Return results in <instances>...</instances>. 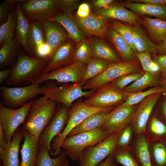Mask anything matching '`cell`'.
<instances>
[{"instance_id": "34", "label": "cell", "mask_w": 166, "mask_h": 166, "mask_svg": "<svg viewBox=\"0 0 166 166\" xmlns=\"http://www.w3.org/2000/svg\"><path fill=\"white\" fill-rule=\"evenodd\" d=\"M93 58L103 59L108 61H115L117 57L115 52L108 45L98 40L91 42Z\"/></svg>"}, {"instance_id": "59", "label": "cell", "mask_w": 166, "mask_h": 166, "mask_svg": "<svg viewBox=\"0 0 166 166\" xmlns=\"http://www.w3.org/2000/svg\"><path fill=\"white\" fill-rule=\"evenodd\" d=\"M161 83L163 86V88L166 90V79L161 81Z\"/></svg>"}, {"instance_id": "18", "label": "cell", "mask_w": 166, "mask_h": 166, "mask_svg": "<svg viewBox=\"0 0 166 166\" xmlns=\"http://www.w3.org/2000/svg\"><path fill=\"white\" fill-rule=\"evenodd\" d=\"M23 138L22 128L19 127L14 133L11 142L0 151V162L3 166H19V152Z\"/></svg>"}, {"instance_id": "56", "label": "cell", "mask_w": 166, "mask_h": 166, "mask_svg": "<svg viewBox=\"0 0 166 166\" xmlns=\"http://www.w3.org/2000/svg\"><path fill=\"white\" fill-rule=\"evenodd\" d=\"M151 73H157L160 71V68L158 65L155 61H153L151 68Z\"/></svg>"}, {"instance_id": "16", "label": "cell", "mask_w": 166, "mask_h": 166, "mask_svg": "<svg viewBox=\"0 0 166 166\" xmlns=\"http://www.w3.org/2000/svg\"><path fill=\"white\" fill-rule=\"evenodd\" d=\"M75 49L73 42L67 40L55 50L42 73H48L73 63Z\"/></svg>"}, {"instance_id": "6", "label": "cell", "mask_w": 166, "mask_h": 166, "mask_svg": "<svg viewBox=\"0 0 166 166\" xmlns=\"http://www.w3.org/2000/svg\"><path fill=\"white\" fill-rule=\"evenodd\" d=\"M33 100L20 107L13 109L0 104V124L3 128L5 139L7 143L12 140L14 133L26 119L29 109Z\"/></svg>"}, {"instance_id": "44", "label": "cell", "mask_w": 166, "mask_h": 166, "mask_svg": "<svg viewBox=\"0 0 166 166\" xmlns=\"http://www.w3.org/2000/svg\"><path fill=\"white\" fill-rule=\"evenodd\" d=\"M153 154L155 161L158 166H163L166 164V150L163 144H156L153 148Z\"/></svg>"}, {"instance_id": "4", "label": "cell", "mask_w": 166, "mask_h": 166, "mask_svg": "<svg viewBox=\"0 0 166 166\" xmlns=\"http://www.w3.org/2000/svg\"><path fill=\"white\" fill-rule=\"evenodd\" d=\"M109 135L101 128L67 137L62 142L61 147L73 160L79 161L85 149L97 144Z\"/></svg>"}, {"instance_id": "40", "label": "cell", "mask_w": 166, "mask_h": 166, "mask_svg": "<svg viewBox=\"0 0 166 166\" xmlns=\"http://www.w3.org/2000/svg\"><path fill=\"white\" fill-rule=\"evenodd\" d=\"M113 155L114 160L123 166H140L128 152L122 149H116Z\"/></svg>"}, {"instance_id": "45", "label": "cell", "mask_w": 166, "mask_h": 166, "mask_svg": "<svg viewBox=\"0 0 166 166\" xmlns=\"http://www.w3.org/2000/svg\"><path fill=\"white\" fill-rule=\"evenodd\" d=\"M150 53L148 51H144L136 53V57L139 59L144 70L146 72L151 73V68L153 62Z\"/></svg>"}, {"instance_id": "55", "label": "cell", "mask_w": 166, "mask_h": 166, "mask_svg": "<svg viewBox=\"0 0 166 166\" xmlns=\"http://www.w3.org/2000/svg\"><path fill=\"white\" fill-rule=\"evenodd\" d=\"M2 127L0 124V151L6 145Z\"/></svg>"}, {"instance_id": "39", "label": "cell", "mask_w": 166, "mask_h": 166, "mask_svg": "<svg viewBox=\"0 0 166 166\" xmlns=\"http://www.w3.org/2000/svg\"><path fill=\"white\" fill-rule=\"evenodd\" d=\"M112 29L117 31L125 40L134 52L137 53L135 44L132 28L124 24L118 20H114L111 23Z\"/></svg>"}, {"instance_id": "27", "label": "cell", "mask_w": 166, "mask_h": 166, "mask_svg": "<svg viewBox=\"0 0 166 166\" xmlns=\"http://www.w3.org/2000/svg\"><path fill=\"white\" fill-rule=\"evenodd\" d=\"M142 24L158 44L166 38V21L146 17L143 19Z\"/></svg>"}, {"instance_id": "37", "label": "cell", "mask_w": 166, "mask_h": 166, "mask_svg": "<svg viewBox=\"0 0 166 166\" xmlns=\"http://www.w3.org/2000/svg\"><path fill=\"white\" fill-rule=\"evenodd\" d=\"M136 153L141 166H153L145 137L140 136L136 144Z\"/></svg>"}, {"instance_id": "1", "label": "cell", "mask_w": 166, "mask_h": 166, "mask_svg": "<svg viewBox=\"0 0 166 166\" xmlns=\"http://www.w3.org/2000/svg\"><path fill=\"white\" fill-rule=\"evenodd\" d=\"M56 102L43 95L33 100L22 129L38 140L45 127L50 122L56 112Z\"/></svg>"}, {"instance_id": "38", "label": "cell", "mask_w": 166, "mask_h": 166, "mask_svg": "<svg viewBox=\"0 0 166 166\" xmlns=\"http://www.w3.org/2000/svg\"><path fill=\"white\" fill-rule=\"evenodd\" d=\"M166 89L163 87H155L145 91H140L129 93L125 101L121 105L124 106L134 105L141 102L145 98L152 94L164 93Z\"/></svg>"}, {"instance_id": "53", "label": "cell", "mask_w": 166, "mask_h": 166, "mask_svg": "<svg viewBox=\"0 0 166 166\" xmlns=\"http://www.w3.org/2000/svg\"><path fill=\"white\" fill-rule=\"evenodd\" d=\"M113 153L108 156L103 162L97 166H115Z\"/></svg>"}, {"instance_id": "51", "label": "cell", "mask_w": 166, "mask_h": 166, "mask_svg": "<svg viewBox=\"0 0 166 166\" xmlns=\"http://www.w3.org/2000/svg\"><path fill=\"white\" fill-rule=\"evenodd\" d=\"M132 1L137 3L158 6L166 4V0H134Z\"/></svg>"}, {"instance_id": "49", "label": "cell", "mask_w": 166, "mask_h": 166, "mask_svg": "<svg viewBox=\"0 0 166 166\" xmlns=\"http://www.w3.org/2000/svg\"><path fill=\"white\" fill-rule=\"evenodd\" d=\"M90 11L89 5L87 3H83L79 6L76 15L80 18H85L90 14Z\"/></svg>"}, {"instance_id": "19", "label": "cell", "mask_w": 166, "mask_h": 166, "mask_svg": "<svg viewBox=\"0 0 166 166\" xmlns=\"http://www.w3.org/2000/svg\"><path fill=\"white\" fill-rule=\"evenodd\" d=\"M73 18L81 29L87 35L99 37L105 36L107 28L106 20L95 14L90 13L84 18L76 15Z\"/></svg>"}, {"instance_id": "52", "label": "cell", "mask_w": 166, "mask_h": 166, "mask_svg": "<svg viewBox=\"0 0 166 166\" xmlns=\"http://www.w3.org/2000/svg\"><path fill=\"white\" fill-rule=\"evenodd\" d=\"M12 68L9 67L0 71V83L5 81L10 76Z\"/></svg>"}, {"instance_id": "24", "label": "cell", "mask_w": 166, "mask_h": 166, "mask_svg": "<svg viewBox=\"0 0 166 166\" xmlns=\"http://www.w3.org/2000/svg\"><path fill=\"white\" fill-rule=\"evenodd\" d=\"M122 6L137 14L152 16L166 21V4L158 6L140 3L126 2L123 3Z\"/></svg>"}, {"instance_id": "54", "label": "cell", "mask_w": 166, "mask_h": 166, "mask_svg": "<svg viewBox=\"0 0 166 166\" xmlns=\"http://www.w3.org/2000/svg\"><path fill=\"white\" fill-rule=\"evenodd\" d=\"M157 53L161 55H166V38L161 42L156 45Z\"/></svg>"}, {"instance_id": "20", "label": "cell", "mask_w": 166, "mask_h": 166, "mask_svg": "<svg viewBox=\"0 0 166 166\" xmlns=\"http://www.w3.org/2000/svg\"><path fill=\"white\" fill-rule=\"evenodd\" d=\"M22 129L24 141L20 151L21 162L20 166H36L41 147L39 141L34 138L28 132Z\"/></svg>"}, {"instance_id": "2", "label": "cell", "mask_w": 166, "mask_h": 166, "mask_svg": "<svg viewBox=\"0 0 166 166\" xmlns=\"http://www.w3.org/2000/svg\"><path fill=\"white\" fill-rule=\"evenodd\" d=\"M48 62L21 54L12 68L11 74L4 82L10 85H27L42 73Z\"/></svg>"}, {"instance_id": "33", "label": "cell", "mask_w": 166, "mask_h": 166, "mask_svg": "<svg viewBox=\"0 0 166 166\" xmlns=\"http://www.w3.org/2000/svg\"><path fill=\"white\" fill-rule=\"evenodd\" d=\"M108 62L103 59L93 58L86 65L81 82L85 84L90 79L102 73L109 65Z\"/></svg>"}, {"instance_id": "60", "label": "cell", "mask_w": 166, "mask_h": 166, "mask_svg": "<svg viewBox=\"0 0 166 166\" xmlns=\"http://www.w3.org/2000/svg\"><path fill=\"white\" fill-rule=\"evenodd\" d=\"M64 166H70L68 161L67 159L65 160Z\"/></svg>"}, {"instance_id": "35", "label": "cell", "mask_w": 166, "mask_h": 166, "mask_svg": "<svg viewBox=\"0 0 166 166\" xmlns=\"http://www.w3.org/2000/svg\"><path fill=\"white\" fill-rule=\"evenodd\" d=\"M17 25V18L15 10L10 12L6 21L0 26V44L13 38Z\"/></svg>"}, {"instance_id": "26", "label": "cell", "mask_w": 166, "mask_h": 166, "mask_svg": "<svg viewBox=\"0 0 166 166\" xmlns=\"http://www.w3.org/2000/svg\"><path fill=\"white\" fill-rule=\"evenodd\" d=\"M55 21L62 25L67 33L68 38L77 43L84 39L81 29L72 16L58 13L51 20Z\"/></svg>"}, {"instance_id": "10", "label": "cell", "mask_w": 166, "mask_h": 166, "mask_svg": "<svg viewBox=\"0 0 166 166\" xmlns=\"http://www.w3.org/2000/svg\"><path fill=\"white\" fill-rule=\"evenodd\" d=\"M86 65L75 61L70 65L56 69L47 73H42L31 84H40L42 82L54 80L58 82H72L78 84L82 82Z\"/></svg>"}, {"instance_id": "5", "label": "cell", "mask_w": 166, "mask_h": 166, "mask_svg": "<svg viewBox=\"0 0 166 166\" xmlns=\"http://www.w3.org/2000/svg\"><path fill=\"white\" fill-rule=\"evenodd\" d=\"M85 84L81 82L73 85L57 86L52 83H47L42 87V94L45 95L57 103H62L70 108L77 99L90 95L92 91H85L82 89Z\"/></svg>"}, {"instance_id": "9", "label": "cell", "mask_w": 166, "mask_h": 166, "mask_svg": "<svg viewBox=\"0 0 166 166\" xmlns=\"http://www.w3.org/2000/svg\"><path fill=\"white\" fill-rule=\"evenodd\" d=\"M0 95L5 106L16 109L22 106L29 100L37 95L42 94L43 90L40 84H31L21 87H10L2 85L0 89Z\"/></svg>"}, {"instance_id": "36", "label": "cell", "mask_w": 166, "mask_h": 166, "mask_svg": "<svg viewBox=\"0 0 166 166\" xmlns=\"http://www.w3.org/2000/svg\"><path fill=\"white\" fill-rule=\"evenodd\" d=\"M93 58L91 42L84 39L77 43L74 50V62L78 61L87 65Z\"/></svg>"}, {"instance_id": "57", "label": "cell", "mask_w": 166, "mask_h": 166, "mask_svg": "<svg viewBox=\"0 0 166 166\" xmlns=\"http://www.w3.org/2000/svg\"><path fill=\"white\" fill-rule=\"evenodd\" d=\"M26 0H4V2L8 3L10 4H13L14 3H15L16 2H19L20 3H22L25 2H26Z\"/></svg>"}, {"instance_id": "7", "label": "cell", "mask_w": 166, "mask_h": 166, "mask_svg": "<svg viewBox=\"0 0 166 166\" xmlns=\"http://www.w3.org/2000/svg\"><path fill=\"white\" fill-rule=\"evenodd\" d=\"M137 65L132 61L117 62L109 64L105 71L100 75L88 81L82 89H97L99 87L127 74L136 73Z\"/></svg>"}, {"instance_id": "13", "label": "cell", "mask_w": 166, "mask_h": 166, "mask_svg": "<svg viewBox=\"0 0 166 166\" xmlns=\"http://www.w3.org/2000/svg\"><path fill=\"white\" fill-rule=\"evenodd\" d=\"M69 108L62 104L56 110L52 120L40 135L38 140L41 146L47 148L50 153L53 139L62 132L68 122Z\"/></svg>"}, {"instance_id": "30", "label": "cell", "mask_w": 166, "mask_h": 166, "mask_svg": "<svg viewBox=\"0 0 166 166\" xmlns=\"http://www.w3.org/2000/svg\"><path fill=\"white\" fill-rule=\"evenodd\" d=\"M20 45L15 38L4 43L0 49L1 68L12 63L19 51Z\"/></svg>"}, {"instance_id": "15", "label": "cell", "mask_w": 166, "mask_h": 166, "mask_svg": "<svg viewBox=\"0 0 166 166\" xmlns=\"http://www.w3.org/2000/svg\"><path fill=\"white\" fill-rule=\"evenodd\" d=\"M161 93L152 94L147 97L140 103L135 111L132 121L136 133L140 134L146 129L147 123L153 109Z\"/></svg>"}, {"instance_id": "22", "label": "cell", "mask_w": 166, "mask_h": 166, "mask_svg": "<svg viewBox=\"0 0 166 166\" xmlns=\"http://www.w3.org/2000/svg\"><path fill=\"white\" fill-rule=\"evenodd\" d=\"M21 3H18L15 9L17 18L15 38L24 49L30 55H32L29 49L27 42L29 22L23 12Z\"/></svg>"}, {"instance_id": "12", "label": "cell", "mask_w": 166, "mask_h": 166, "mask_svg": "<svg viewBox=\"0 0 166 166\" xmlns=\"http://www.w3.org/2000/svg\"><path fill=\"white\" fill-rule=\"evenodd\" d=\"M97 89L89 98L82 102L84 104L97 108L111 107L127 97V92L118 89L115 82L112 84L107 83Z\"/></svg>"}, {"instance_id": "48", "label": "cell", "mask_w": 166, "mask_h": 166, "mask_svg": "<svg viewBox=\"0 0 166 166\" xmlns=\"http://www.w3.org/2000/svg\"><path fill=\"white\" fill-rule=\"evenodd\" d=\"M10 4L4 2L0 6V23L1 25L6 20L10 13Z\"/></svg>"}, {"instance_id": "46", "label": "cell", "mask_w": 166, "mask_h": 166, "mask_svg": "<svg viewBox=\"0 0 166 166\" xmlns=\"http://www.w3.org/2000/svg\"><path fill=\"white\" fill-rule=\"evenodd\" d=\"M150 128L153 133L157 135H162L166 133L165 125L155 117L152 119Z\"/></svg>"}, {"instance_id": "41", "label": "cell", "mask_w": 166, "mask_h": 166, "mask_svg": "<svg viewBox=\"0 0 166 166\" xmlns=\"http://www.w3.org/2000/svg\"><path fill=\"white\" fill-rule=\"evenodd\" d=\"M143 72L129 74L123 75L116 79L114 82L117 88L122 89L130 83L134 82L144 74Z\"/></svg>"}, {"instance_id": "31", "label": "cell", "mask_w": 166, "mask_h": 166, "mask_svg": "<svg viewBox=\"0 0 166 166\" xmlns=\"http://www.w3.org/2000/svg\"><path fill=\"white\" fill-rule=\"evenodd\" d=\"M50 154V151L47 148L41 146L36 166H64L67 156L65 150H62L60 155L55 158H51Z\"/></svg>"}, {"instance_id": "25", "label": "cell", "mask_w": 166, "mask_h": 166, "mask_svg": "<svg viewBox=\"0 0 166 166\" xmlns=\"http://www.w3.org/2000/svg\"><path fill=\"white\" fill-rule=\"evenodd\" d=\"M27 45L32 55L35 56L39 47L45 42V36L42 22L30 21L27 39Z\"/></svg>"}, {"instance_id": "14", "label": "cell", "mask_w": 166, "mask_h": 166, "mask_svg": "<svg viewBox=\"0 0 166 166\" xmlns=\"http://www.w3.org/2000/svg\"><path fill=\"white\" fill-rule=\"evenodd\" d=\"M135 111L134 105H121L109 113L101 128L109 135L117 133L132 120Z\"/></svg>"}, {"instance_id": "58", "label": "cell", "mask_w": 166, "mask_h": 166, "mask_svg": "<svg viewBox=\"0 0 166 166\" xmlns=\"http://www.w3.org/2000/svg\"><path fill=\"white\" fill-rule=\"evenodd\" d=\"M163 109L164 112L166 117V101H164L163 104Z\"/></svg>"}, {"instance_id": "21", "label": "cell", "mask_w": 166, "mask_h": 166, "mask_svg": "<svg viewBox=\"0 0 166 166\" xmlns=\"http://www.w3.org/2000/svg\"><path fill=\"white\" fill-rule=\"evenodd\" d=\"M95 14L105 20L113 18L124 21L131 24H135L138 18L134 12L130 11L122 5H110L108 7L98 9Z\"/></svg>"}, {"instance_id": "23", "label": "cell", "mask_w": 166, "mask_h": 166, "mask_svg": "<svg viewBox=\"0 0 166 166\" xmlns=\"http://www.w3.org/2000/svg\"><path fill=\"white\" fill-rule=\"evenodd\" d=\"M110 110L101 111L91 114L73 128L67 137L101 128Z\"/></svg>"}, {"instance_id": "43", "label": "cell", "mask_w": 166, "mask_h": 166, "mask_svg": "<svg viewBox=\"0 0 166 166\" xmlns=\"http://www.w3.org/2000/svg\"><path fill=\"white\" fill-rule=\"evenodd\" d=\"M79 2L80 1L78 0H59V10L63 14L71 15L77 8Z\"/></svg>"}, {"instance_id": "3", "label": "cell", "mask_w": 166, "mask_h": 166, "mask_svg": "<svg viewBox=\"0 0 166 166\" xmlns=\"http://www.w3.org/2000/svg\"><path fill=\"white\" fill-rule=\"evenodd\" d=\"M110 107L97 108L89 106L81 102L74 105L69 109V120L64 129L61 134L54 138L52 140L50 155L57 157L60 155L62 151L61 146L63 140L73 128L87 117L95 113L110 110Z\"/></svg>"}, {"instance_id": "42", "label": "cell", "mask_w": 166, "mask_h": 166, "mask_svg": "<svg viewBox=\"0 0 166 166\" xmlns=\"http://www.w3.org/2000/svg\"><path fill=\"white\" fill-rule=\"evenodd\" d=\"M132 135V130L130 127H125L118 132L116 149H123L129 143Z\"/></svg>"}, {"instance_id": "11", "label": "cell", "mask_w": 166, "mask_h": 166, "mask_svg": "<svg viewBox=\"0 0 166 166\" xmlns=\"http://www.w3.org/2000/svg\"><path fill=\"white\" fill-rule=\"evenodd\" d=\"M59 0H30L21 3L28 19L41 22L51 20L58 13Z\"/></svg>"}, {"instance_id": "28", "label": "cell", "mask_w": 166, "mask_h": 166, "mask_svg": "<svg viewBox=\"0 0 166 166\" xmlns=\"http://www.w3.org/2000/svg\"><path fill=\"white\" fill-rule=\"evenodd\" d=\"M132 30L137 53L146 51L153 54L157 53L156 45L147 37L139 25L136 24Z\"/></svg>"}, {"instance_id": "50", "label": "cell", "mask_w": 166, "mask_h": 166, "mask_svg": "<svg viewBox=\"0 0 166 166\" xmlns=\"http://www.w3.org/2000/svg\"><path fill=\"white\" fill-rule=\"evenodd\" d=\"M113 1V0H95L93 1V3L95 7L100 9L108 7Z\"/></svg>"}, {"instance_id": "29", "label": "cell", "mask_w": 166, "mask_h": 166, "mask_svg": "<svg viewBox=\"0 0 166 166\" xmlns=\"http://www.w3.org/2000/svg\"><path fill=\"white\" fill-rule=\"evenodd\" d=\"M109 34L111 42L124 61H132L135 59L133 50L119 34L111 29Z\"/></svg>"}, {"instance_id": "47", "label": "cell", "mask_w": 166, "mask_h": 166, "mask_svg": "<svg viewBox=\"0 0 166 166\" xmlns=\"http://www.w3.org/2000/svg\"><path fill=\"white\" fill-rule=\"evenodd\" d=\"M154 61L159 66L161 72L162 81L166 79V55H160L156 56Z\"/></svg>"}, {"instance_id": "8", "label": "cell", "mask_w": 166, "mask_h": 166, "mask_svg": "<svg viewBox=\"0 0 166 166\" xmlns=\"http://www.w3.org/2000/svg\"><path fill=\"white\" fill-rule=\"evenodd\" d=\"M118 132L112 134L97 144L82 152L79 166H97L103 160L113 154L117 148Z\"/></svg>"}, {"instance_id": "17", "label": "cell", "mask_w": 166, "mask_h": 166, "mask_svg": "<svg viewBox=\"0 0 166 166\" xmlns=\"http://www.w3.org/2000/svg\"><path fill=\"white\" fill-rule=\"evenodd\" d=\"M42 22L45 42L50 47L52 57L56 49L67 40V33L62 25L55 21L49 20Z\"/></svg>"}, {"instance_id": "32", "label": "cell", "mask_w": 166, "mask_h": 166, "mask_svg": "<svg viewBox=\"0 0 166 166\" xmlns=\"http://www.w3.org/2000/svg\"><path fill=\"white\" fill-rule=\"evenodd\" d=\"M158 79L157 73L146 72L140 78L124 89L127 92L133 93L142 91L148 87L157 84Z\"/></svg>"}, {"instance_id": "61", "label": "cell", "mask_w": 166, "mask_h": 166, "mask_svg": "<svg viewBox=\"0 0 166 166\" xmlns=\"http://www.w3.org/2000/svg\"><path fill=\"white\" fill-rule=\"evenodd\" d=\"M0 166H3L1 162H0Z\"/></svg>"}]
</instances>
